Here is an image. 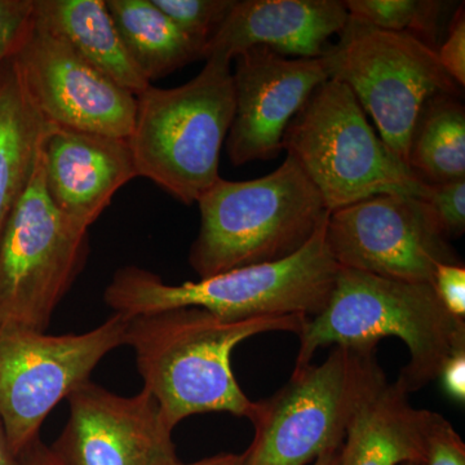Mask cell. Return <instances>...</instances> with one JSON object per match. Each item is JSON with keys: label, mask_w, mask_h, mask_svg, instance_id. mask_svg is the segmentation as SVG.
Segmentation results:
<instances>
[{"label": "cell", "mask_w": 465, "mask_h": 465, "mask_svg": "<svg viewBox=\"0 0 465 465\" xmlns=\"http://www.w3.org/2000/svg\"><path fill=\"white\" fill-rule=\"evenodd\" d=\"M401 465H418V464H414V463H405V464H401Z\"/></svg>", "instance_id": "836d02e7"}, {"label": "cell", "mask_w": 465, "mask_h": 465, "mask_svg": "<svg viewBox=\"0 0 465 465\" xmlns=\"http://www.w3.org/2000/svg\"><path fill=\"white\" fill-rule=\"evenodd\" d=\"M330 79L347 85L371 116L385 145L407 163L419 114L436 94H460L437 51L403 33L385 32L349 17L322 56Z\"/></svg>", "instance_id": "ba28073f"}, {"label": "cell", "mask_w": 465, "mask_h": 465, "mask_svg": "<svg viewBox=\"0 0 465 465\" xmlns=\"http://www.w3.org/2000/svg\"><path fill=\"white\" fill-rule=\"evenodd\" d=\"M407 164L430 185L465 180V109L457 94H436L421 109Z\"/></svg>", "instance_id": "44dd1931"}, {"label": "cell", "mask_w": 465, "mask_h": 465, "mask_svg": "<svg viewBox=\"0 0 465 465\" xmlns=\"http://www.w3.org/2000/svg\"><path fill=\"white\" fill-rule=\"evenodd\" d=\"M162 12L202 48L224 23L235 0H153Z\"/></svg>", "instance_id": "603a6c76"}, {"label": "cell", "mask_w": 465, "mask_h": 465, "mask_svg": "<svg viewBox=\"0 0 465 465\" xmlns=\"http://www.w3.org/2000/svg\"><path fill=\"white\" fill-rule=\"evenodd\" d=\"M349 21L339 0H235L202 60L228 61L262 45L286 57L320 58Z\"/></svg>", "instance_id": "2e32d148"}, {"label": "cell", "mask_w": 465, "mask_h": 465, "mask_svg": "<svg viewBox=\"0 0 465 465\" xmlns=\"http://www.w3.org/2000/svg\"><path fill=\"white\" fill-rule=\"evenodd\" d=\"M433 416L412 406L409 394L382 375L351 416L341 465H419Z\"/></svg>", "instance_id": "e0dca14e"}, {"label": "cell", "mask_w": 465, "mask_h": 465, "mask_svg": "<svg viewBox=\"0 0 465 465\" xmlns=\"http://www.w3.org/2000/svg\"><path fill=\"white\" fill-rule=\"evenodd\" d=\"M349 17L385 32L414 36L437 51L449 3L439 0H347Z\"/></svg>", "instance_id": "7402d4cb"}, {"label": "cell", "mask_w": 465, "mask_h": 465, "mask_svg": "<svg viewBox=\"0 0 465 465\" xmlns=\"http://www.w3.org/2000/svg\"><path fill=\"white\" fill-rule=\"evenodd\" d=\"M197 203L201 226L189 264L201 280L290 258L330 215L316 186L289 155L259 179L222 177Z\"/></svg>", "instance_id": "277c9868"}, {"label": "cell", "mask_w": 465, "mask_h": 465, "mask_svg": "<svg viewBox=\"0 0 465 465\" xmlns=\"http://www.w3.org/2000/svg\"><path fill=\"white\" fill-rule=\"evenodd\" d=\"M54 128L34 105L9 58L0 67V232L29 188Z\"/></svg>", "instance_id": "ac0fdd59"}, {"label": "cell", "mask_w": 465, "mask_h": 465, "mask_svg": "<svg viewBox=\"0 0 465 465\" xmlns=\"http://www.w3.org/2000/svg\"><path fill=\"white\" fill-rule=\"evenodd\" d=\"M440 228L449 240L465 232V180L430 185L427 200Z\"/></svg>", "instance_id": "cb8c5ba5"}, {"label": "cell", "mask_w": 465, "mask_h": 465, "mask_svg": "<svg viewBox=\"0 0 465 465\" xmlns=\"http://www.w3.org/2000/svg\"><path fill=\"white\" fill-rule=\"evenodd\" d=\"M295 369L308 366L318 349L376 351L384 338L401 339L410 360L396 382L407 394L434 379L450 357L465 351V322L452 316L432 284L391 280L341 268L326 307L299 333Z\"/></svg>", "instance_id": "7a4b0ae2"}, {"label": "cell", "mask_w": 465, "mask_h": 465, "mask_svg": "<svg viewBox=\"0 0 465 465\" xmlns=\"http://www.w3.org/2000/svg\"><path fill=\"white\" fill-rule=\"evenodd\" d=\"M105 5L125 51L150 84L202 60V48L153 0H105Z\"/></svg>", "instance_id": "ffe728a7"}, {"label": "cell", "mask_w": 465, "mask_h": 465, "mask_svg": "<svg viewBox=\"0 0 465 465\" xmlns=\"http://www.w3.org/2000/svg\"><path fill=\"white\" fill-rule=\"evenodd\" d=\"M327 219L302 250L280 262L180 284L163 282L146 269L124 266L113 277L104 299L114 313L125 317L185 307L202 308L226 321L316 317L326 307L341 271L327 244Z\"/></svg>", "instance_id": "3957f363"}, {"label": "cell", "mask_w": 465, "mask_h": 465, "mask_svg": "<svg viewBox=\"0 0 465 465\" xmlns=\"http://www.w3.org/2000/svg\"><path fill=\"white\" fill-rule=\"evenodd\" d=\"M43 176L54 206L88 229L136 179L128 140L56 127L43 146Z\"/></svg>", "instance_id": "9a60e30c"}, {"label": "cell", "mask_w": 465, "mask_h": 465, "mask_svg": "<svg viewBox=\"0 0 465 465\" xmlns=\"http://www.w3.org/2000/svg\"><path fill=\"white\" fill-rule=\"evenodd\" d=\"M88 255V229L67 219L48 197L42 153L29 188L0 232V329L47 332Z\"/></svg>", "instance_id": "9c48e42d"}, {"label": "cell", "mask_w": 465, "mask_h": 465, "mask_svg": "<svg viewBox=\"0 0 465 465\" xmlns=\"http://www.w3.org/2000/svg\"><path fill=\"white\" fill-rule=\"evenodd\" d=\"M432 287L437 298L452 316L465 317V268L463 264H440L434 272Z\"/></svg>", "instance_id": "83f0119b"}, {"label": "cell", "mask_w": 465, "mask_h": 465, "mask_svg": "<svg viewBox=\"0 0 465 465\" xmlns=\"http://www.w3.org/2000/svg\"><path fill=\"white\" fill-rule=\"evenodd\" d=\"M382 375L376 351L347 347L293 370L274 396L256 402L244 465H307L341 449L358 403Z\"/></svg>", "instance_id": "52a82bcc"}, {"label": "cell", "mask_w": 465, "mask_h": 465, "mask_svg": "<svg viewBox=\"0 0 465 465\" xmlns=\"http://www.w3.org/2000/svg\"><path fill=\"white\" fill-rule=\"evenodd\" d=\"M34 105L66 130L130 139L136 96L94 69L35 18L12 57Z\"/></svg>", "instance_id": "7c38bea8"}, {"label": "cell", "mask_w": 465, "mask_h": 465, "mask_svg": "<svg viewBox=\"0 0 465 465\" xmlns=\"http://www.w3.org/2000/svg\"><path fill=\"white\" fill-rule=\"evenodd\" d=\"M232 63L206 60L200 74L173 88L150 85L136 96L128 143L137 176L186 206L215 185L234 118Z\"/></svg>", "instance_id": "5b68a950"}, {"label": "cell", "mask_w": 465, "mask_h": 465, "mask_svg": "<svg viewBox=\"0 0 465 465\" xmlns=\"http://www.w3.org/2000/svg\"><path fill=\"white\" fill-rule=\"evenodd\" d=\"M176 465H244L243 454H219L215 457L202 459L194 463H182L179 461Z\"/></svg>", "instance_id": "4dcf8cb0"}, {"label": "cell", "mask_w": 465, "mask_h": 465, "mask_svg": "<svg viewBox=\"0 0 465 465\" xmlns=\"http://www.w3.org/2000/svg\"><path fill=\"white\" fill-rule=\"evenodd\" d=\"M283 150L330 213L379 194L430 195V183L385 145L351 91L335 79L317 87L291 121Z\"/></svg>", "instance_id": "8992f818"}, {"label": "cell", "mask_w": 465, "mask_h": 465, "mask_svg": "<svg viewBox=\"0 0 465 465\" xmlns=\"http://www.w3.org/2000/svg\"><path fill=\"white\" fill-rule=\"evenodd\" d=\"M326 240L341 268L432 284L440 264H461L430 204L379 194L330 213Z\"/></svg>", "instance_id": "8fae6325"}, {"label": "cell", "mask_w": 465, "mask_h": 465, "mask_svg": "<svg viewBox=\"0 0 465 465\" xmlns=\"http://www.w3.org/2000/svg\"><path fill=\"white\" fill-rule=\"evenodd\" d=\"M235 112L226 137L234 166L271 161L283 152V134L311 94L329 81L322 57L282 56L256 45L234 58Z\"/></svg>", "instance_id": "5bb4252c"}, {"label": "cell", "mask_w": 465, "mask_h": 465, "mask_svg": "<svg viewBox=\"0 0 465 465\" xmlns=\"http://www.w3.org/2000/svg\"><path fill=\"white\" fill-rule=\"evenodd\" d=\"M128 320L114 313L90 331L66 335L0 329V420L16 457L38 439L52 410L125 344Z\"/></svg>", "instance_id": "30bf717a"}, {"label": "cell", "mask_w": 465, "mask_h": 465, "mask_svg": "<svg viewBox=\"0 0 465 465\" xmlns=\"http://www.w3.org/2000/svg\"><path fill=\"white\" fill-rule=\"evenodd\" d=\"M341 449L327 452V454L318 458L313 465H341Z\"/></svg>", "instance_id": "d6a6232c"}, {"label": "cell", "mask_w": 465, "mask_h": 465, "mask_svg": "<svg viewBox=\"0 0 465 465\" xmlns=\"http://www.w3.org/2000/svg\"><path fill=\"white\" fill-rule=\"evenodd\" d=\"M35 18L134 96L152 85L125 51L105 0H35Z\"/></svg>", "instance_id": "d6986e66"}, {"label": "cell", "mask_w": 465, "mask_h": 465, "mask_svg": "<svg viewBox=\"0 0 465 465\" xmlns=\"http://www.w3.org/2000/svg\"><path fill=\"white\" fill-rule=\"evenodd\" d=\"M125 344L134 349L143 390L157 401L171 428L188 416L228 412L251 421L256 402L235 381L232 353L265 332L299 335L308 317L226 321L202 308L167 309L128 317Z\"/></svg>", "instance_id": "6da1fadb"}, {"label": "cell", "mask_w": 465, "mask_h": 465, "mask_svg": "<svg viewBox=\"0 0 465 465\" xmlns=\"http://www.w3.org/2000/svg\"><path fill=\"white\" fill-rule=\"evenodd\" d=\"M0 465H18V459L9 446L2 420H0Z\"/></svg>", "instance_id": "1f68e13d"}, {"label": "cell", "mask_w": 465, "mask_h": 465, "mask_svg": "<svg viewBox=\"0 0 465 465\" xmlns=\"http://www.w3.org/2000/svg\"><path fill=\"white\" fill-rule=\"evenodd\" d=\"M67 401L69 419L50 446L61 465L179 463L173 428L145 390L124 397L88 381Z\"/></svg>", "instance_id": "4fadbf2b"}, {"label": "cell", "mask_w": 465, "mask_h": 465, "mask_svg": "<svg viewBox=\"0 0 465 465\" xmlns=\"http://www.w3.org/2000/svg\"><path fill=\"white\" fill-rule=\"evenodd\" d=\"M440 65L459 87L465 85V12L459 5L450 21L449 33L437 50Z\"/></svg>", "instance_id": "4316f807"}, {"label": "cell", "mask_w": 465, "mask_h": 465, "mask_svg": "<svg viewBox=\"0 0 465 465\" xmlns=\"http://www.w3.org/2000/svg\"><path fill=\"white\" fill-rule=\"evenodd\" d=\"M439 379L443 390L458 402L465 401V351H458L449 358L440 370Z\"/></svg>", "instance_id": "f1b7e54d"}, {"label": "cell", "mask_w": 465, "mask_h": 465, "mask_svg": "<svg viewBox=\"0 0 465 465\" xmlns=\"http://www.w3.org/2000/svg\"><path fill=\"white\" fill-rule=\"evenodd\" d=\"M17 459L18 465H61L50 446L42 442L41 437L34 440Z\"/></svg>", "instance_id": "f546056e"}, {"label": "cell", "mask_w": 465, "mask_h": 465, "mask_svg": "<svg viewBox=\"0 0 465 465\" xmlns=\"http://www.w3.org/2000/svg\"><path fill=\"white\" fill-rule=\"evenodd\" d=\"M419 465H465V445L448 419L434 412Z\"/></svg>", "instance_id": "484cf974"}, {"label": "cell", "mask_w": 465, "mask_h": 465, "mask_svg": "<svg viewBox=\"0 0 465 465\" xmlns=\"http://www.w3.org/2000/svg\"><path fill=\"white\" fill-rule=\"evenodd\" d=\"M35 0H0V67L15 56L32 26Z\"/></svg>", "instance_id": "d4e9b609"}]
</instances>
